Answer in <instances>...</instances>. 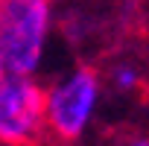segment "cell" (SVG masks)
<instances>
[{
  "label": "cell",
  "mask_w": 149,
  "mask_h": 146,
  "mask_svg": "<svg viewBox=\"0 0 149 146\" xmlns=\"http://www.w3.org/2000/svg\"><path fill=\"white\" fill-rule=\"evenodd\" d=\"M102 73L94 64H79L47 88V134L61 143H79L102 102Z\"/></svg>",
  "instance_id": "cell-1"
},
{
  "label": "cell",
  "mask_w": 149,
  "mask_h": 146,
  "mask_svg": "<svg viewBox=\"0 0 149 146\" xmlns=\"http://www.w3.org/2000/svg\"><path fill=\"white\" fill-rule=\"evenodd\" d=\"M53 29L50 0H6L0 15V56L15 76H35Z\"/></svg>",
  "instance_id": "cell-2"
},
{
  "label": "cell",
  "mask_w": 149,
  "mask_h": 146,
  "mask_svg": "<svg viewBox=\"0 0 149 146\" xmlns=\"http://www.w3.org/2000/svg\"><path fill=\"white\" fill-rule=\"evenodd\" d=\"M47 134V88L35 76L0 82V146H35Z\"/></svg>",
  "instance_id": "cell-3"
},
{
  "label": "cell",
  "mask_w": 149,
  "mask_h": 146,
  "mask_svg": "<svg viewBox=\"0 0 149 146\" xmlns=\"http://www.w3.org/2000/svg\"><path fill=\"white\" fill-rule=\"evenodd\" d=\"M108 85H111L117 94H134V91L143 85V73H140L132 61H117V64L108 70Z\"/></svg>",
  "instance_id": "cell-4"
},
{
  "label": "cell",
  "mask_w": 149,
  "mask_h": 146,
  "mask_svg": "<svg viewBox=\"0 0 149 146\" xmlns=\"http://www.w3.org/2000/svg\"><path fill=\"white\" fill-rule=\"evenodd\" d=\"M114 146H149V134H126Z\"/></svg>",
  "instance_id": "cell-5"
},
{
  "label": "cell",
  "mask_w": 149,
  "mask_h": 146,
  "mask_svg": "<svg viewBox=\"0 0 149 146\" xmlns=\"http://www.w3.org/2000/svg\"><path fill=\"white\" fill-rule=\"evenodd\" d=\"M9 76V70H6V61H3V56H0V82H3Z\"/></svg>",
  "instance_id": "cell-6"
},
{
  "label": "cell",
  "mask_w": 149,
  "mask_h": 146,
  "mask_svg": "<svg viewBox=\"0 0 149 146\" xmlns=\"http://www.w3.org/2000/svg\"><path fill=\"white\" fill-rule=\"evenodd\" d=\"M3 6H6V0H0V15H3Z\"/></svg>",
  "instance_id": "cell-7"
}]
</instances>
